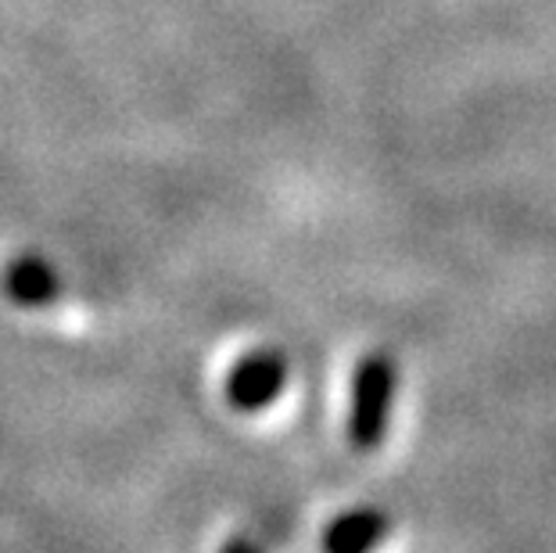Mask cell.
Returning <instances> with one entry per match:
<instances>
[{
	"label": "cell",
	"instance_id": "obj_3",
	"mask_svg": "<svg viewBox=\"0 0 556 553\" xmlns=\"http://www.w3.org/2000/svg\"><path fill=\"white\" fill-rule=\"evenodd\" d=\"M0 288H4V299L22 305V310H47L65 291L58 266L40 252H22L11 259L0 274Z\"/></svg>",
	"mask_w": 556,
	"mask_h": 553
},
{
	"label": "cell",
	"instance_id": "obj_4",
	"mask_svg": "<svg viewBox=\"0 0 556 553\" xmlns=\"http://www.w3.org/2000/svg\"><path fill=\"white\" fill-rule=\"evenodd\" d=\"M392 514L384 507H370V503H359V507L341 511L338 517H330V525L324 528V539H319V550L324 553H377L388 536H392Z\"/></svg>",
	"mask_w": 556,
	"mask_h": 553
},
{
	"label": "cell",
	"instance_id": "obj_2",
	"mask_svg": "<svg viewBox=\"0 0 556 553\" xmlns=\"http://www.w3.org/2000/svg\"><path fill=\"white\" fill-rule=\"evenodd\" d=\"M291 378V363L280 349L274 345H258L248 349L244 356L233 363L227 374V403L241 414H258V410H269L283 395Z\"/></svg>",
	"mask_w": 556,
	"mask_h": 553
},
{
	"label": "cell",
	"instance_id": "obj_1",
	"mask_svg": "<svg viewBox=\"0 0 556 553\" xmlns=\"http://www.w3.org/2000/svg\"><path fill=\"white\" fill-rule=\"evenodd\" d=\"M399 392V363L388 352L374 349L363 352L352 370L349 392V442L356 450H377L388 435V417H392Z\"/></svg>",
	"mask_w": 556,
	"mask_h": 553
},
{
	"label": "cell",
	"instance_id": "obj_5",
	"mask_svg": "<svg viewBox=\"0 0 556 553\" xmlns=\"http://www.w3.org/2000/svg\"><path fill=\"white\" fill-rule=\"evenodd\" d=\"M219 553H266V550L258 546L252 536H230L227 543L219 546Z\"/></svg>",
	"mask_w": 556,
	"mask_h": 553
}]
</instances>
